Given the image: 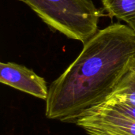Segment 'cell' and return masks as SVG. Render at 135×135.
<instances>
[{
    "label": "cell",
    "instance_id": "6da1fadb",
    "mask_svg": "<svg viewBox=\"0 0 135 135\" xmlns=\"http://www.w3.org/2000/svg\"><path fill=\"white\" fill-rule=\"evenodd\" d=\"M135 60V29L116 22L98 32L49 87L45 115L74 123L103 103Z\"/></svg>",
    "mask_w": 135,
    "mask_h": 135
},
{
    "label": "cell",
    "instance_id": "7a4b0ae2",
    "mask_svg": "<svg viewBox=\"0 0 135 135\" xmlns=\"http://www.w3.org/2000/svg\"><path fill=\"white\" fill-rule=\"evenodd\" d=\"M50 28L83 44L98 32L100 9L92 0H19Z\"/></svg>",
    "mask_w": 135,
    "mask_h": 135
},
{
    "label": "cell",
    "instance_id": "3957f363",
    "mask_svg": "<svg viewBox=\"0 0 135 135\" xmlns=\"http://www.w3.org/2000/svg\"><path fill=\"white\" fill-rule=\"evenodd\" d=\"M89 135H135V120L104 103L88 110L75 123Z\"/></svg>",
    "mask_w": 135,
    "mask_h": 135
},
{
    "label": "cell",
    "instance_id": "277c9868",
    "mask_svg": "<svg viewBox=\"0 0 135 135\" xmlns=\"http://www.w3.org/2000/svg\"><path fill=\"white\" fill-rule=\"evenodd\" d=\"M0 82L41 100H46L48 96L49 88L44 78L15 62L0 63Z\"/></svg>",
    "mask_w": 135,
    "mask_h": 135
},
{
    "label": "cell",
    "instance_id": "5b68a950",
    "mask_svg": "<svg viewBox=\"0 0 135 135\" xmlns=\"http://www.w3.org/2000/svg\"><path fill=\"white\" fill-rule=\"evenodd\" d=\"M106 100L135 107V60L131 64Z\"/></svg>",
    "mask_w": 135,
    "mask_h": 135
},
{
    "label": "cell",
    "instance_id": "8992f818",
    "mask_svg": "<svg viewBox=\"0 0 135 135\" xmlns=\"http://www.w3.org/2000/svg\"><path fill=\"white\" fill-rule=\"evenodd\" d=\"M108 15L126 24L135 22V0H101Z\"/></svg>",
    "mask_w": 135,
    "mask_h": 135
},
{
    "label": "cell",
    "instance_id": "52a82bcc",
    "mask_svg": "<svg viewBox=\"0 0 135 135\" xmlns=\"http://www.w3.org/2000/svg\"><path fill=\"white\" fill-rule=\"evenodd\" d=\"M103 103L106 104L108 106L116 110L117 112H121L122 114L135 120V107L134 106H131L126 104L116 102V101L111 100H106Z\"/></svg>",
    "mask_w": 135,
    "mask_h": 135
},
{
    "label": "cell",
    "instance_id": "ba28073f",
    "mask_svg": "<svg viewBox=\"0 0 135 135\" xmlns=\"http://www.w3.org/2000/svg\"><path fill=\"white\" fill-rule=\"evenodd\" d=\"M131 25V26H132V27H133V28L135 29V22L134 23H133V24H131V25Z\"/></svg>",
    "mask_w": 135,
    "mask_h": 135
}]
</instances>
